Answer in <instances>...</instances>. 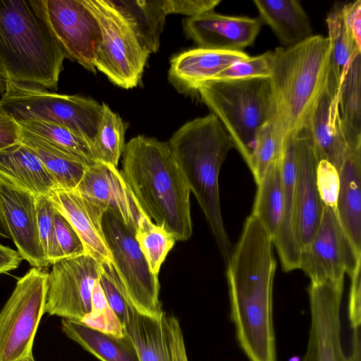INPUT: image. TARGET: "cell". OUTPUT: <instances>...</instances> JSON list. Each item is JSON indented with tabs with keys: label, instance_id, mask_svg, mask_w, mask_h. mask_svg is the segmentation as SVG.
<instances>
[{
	"label": "cell",
	"instance_id": "obj_3",
	"mask_svg": "<svg viewBox=\"0 0 361 361\" xmlns=\"http://www.w3.org/2000/svg\"><path fill=\"white\" fill-rule=\"evenodd\" d=\"M66 58L46 0H0V66L8 78L56 90Z\"/></svg>",
	"mask_w": 361,
	"mask_h": 361
},
{
	"label": "cell",
	"instance_id": "obj_50",
	"mask_svg": "<svg viewBox=\"0 0 361 361\" xmlns=\"http://www.w3.org/2000/svg\"><path fill=\"white\" fill-rule=\"evenodd\" d=\"M0 236L6 238H11L8 230L5 226L0 212Z\"/></svg>",
	"mask_w": 361,
	"mask_h": 361
},
{
	"label": "cell",
	"instance_id": "obj_14",
	"mask_svg": "<svg viewBox=\"0 0 361 361\" xmlns=\"http://www.w3.org/2000/svg\"><path fill=\"white\" fill-rule=\"evenodd\" d=\"M52 29L68 59L95 73L100 26L84 0H46Z\"/></svg>",
	"mask_w": 361,
	"mask_h": 361
},
{
	"label": "cell",
	"instance_id": "obj_1",
	"mask_svg": "<svg viewBox=\"0 0 361 361\" xmlns=\"http://www.w3.org/2000/svg\"><path fill=\"white\" fill-rule=\"evenodd\" d=\"M272 238L253 214L246 219L226 264L231 317L250 361H277L273 325L276 261Z\"/></svg>",
	"mask_w": 361,
	"mask_h": 361
},
{
	"label": "cell",
	"instance_id": "obj_45",
	"mask_svg": "<svg viewBox=\"0 0 361 361\" xmlns=\"http://www.w3.org/2000/svg\"><path fill=\"white\" fill-rule=\"evenodd\" d=\"M360 269L359 267L354 274L350 276L351 280L350 297H349V319L353 329L360 327V298H361V283H360Z\"/></svg>",
	"mask_w": 361,
	"mask_h": 361
},
{
	"label": "cell",
	"instance_id": "obj_6",
	"mask_svg": "<svg viewBox=\"0 0 361 361\" xmlns=\"http://www.w3.org/2000/svg\"><path fill=\"white\" fill-rule=\"evenodd\" d=\"M247 164L259 129L272 118L270 79L211 80L195 90Z\"/></svg>",
	"mask_w": 361,
	"mask_h": 361
},
{
	"label": "cell",
	"instance_id": "obj_39",
	"mask_svg": "<svg viewBox=\"0 0 361 361\" xmlns=\"http://www.w3.org/2000/svg\"><path fill=\"white\" fill-rule=\"evenodd\" d=\"M54 226L56 240L63 258L83 255L85 250L80 237L66 219L55 209Z\"/></svg>",
	"mask_w": 361,
	"mask_h": 361
},
{
	"label": "cell",
	"instance_id": "obj_41",
	"mask_svg": "<svg viewBox=\"0 0 361 361\" xmlns=\"http://www.w3.org/2000/svg\"><path fill=\"white\" fill-rule=\"evenodd\" d=\"M162 324L171 361H188L183 331L177 318L164 313Z\"/></svg>",
	"mask_w": 361,
	"mask_h": 361
},
{
	"label": "cell",
	"instance_id": "obj_29",
	"mask_svg": "<svg viewBox=\"0 0 361 361\" xmlns=\"http://www.w3.org/2000/svg\"><path fill=\"white\" fill-rule=\"evenodd\" d=\"M124 331L132 341L140 361H171L162 318L141 314L130 305Z\"/></svg>",
	"mask_w": 361,
	"mask_h": 361
},
{
	"label": "cell",
	"instance_id": "obj_33",
	"mask_svg": "<svg viewBox=\"0 0 361 361\" xmlns=\"http://www.w3.org/2000/svg\"><path fill=\"white\" fill-rule=\"evenodd\" d=\"M331 46V75L340 87L354 58L361 54L343 16V4L334 5L326 18Z\"/></svg>",
	"mask_w": 361,
	"mask_h": 361
},
{
	"label": "cell",
	"instance_id": "obj_7",
	"mask_svg": "<svg viewBox=\"0 0 361 361\" xmlns=\"http://www.w3.org/2000/svg\"><path fill=\"white\" fill-rule=\"evenodd\" d=\"M103 230L112 262L111 279L129 305L138 312L161 319L158 275L153 274L135 238V231L106 210Z\"/></svg>",
	"mask_w": 361,
	"mask_h": 361
},
{
	"label": "cell",
	"instance_id": "obj_27",
	"mask_svg": "<svg viewBox=\"0 0 361 361\" xmlns=\"http://www.w3.org/2000/svg\"><path fill=\"white\" fill-rule=\"evenodd\" d=\"M149 54L157 52L168 15L163 0H111Z\"/></svg>",
	"mask_w": 361,
	"mask_h": 361
},
{
	"label": "cell",
	"instance_id": "obj_23",
	"mask_svg": "<svg viewBox=\"0 0 361 361\" xmlns=\"http://www.w3.org/2000/svg\"><path fill=\"white\" fill-rule=\"evenodd\" d=\"M361 144L348 146L338 174V219L355 251L361 255Z\"/></svg>",
	"mask_w": 361,
	"mask_h": 361
},
{
	"label": "cell",
	"instance_id": "obj_24",
	"mask_svg": "<svg viewBox=\"0 0 361 361\" xmlns=\"http://www.w3.org/2000/svg\"><path fill=\"white\" fill-rule=\"evenodd\" d=\"M248 56L243 51L190 49L171 59L169 80L180 90L195 91L199 84L212 80L234 62Z\"/></svg>",
	"mask_w": 361,
	"mask_h": 361
},
{
	"label": "cell",
	"instance_id": "obj_46",
	"mask_svg": "<svg viewBox=\"0 0 361 361\" xmlns=\"http://www.w3.org/2000/svg\"><path fill=\"white\" fill-rule=\"evenodd\" d=\"M343 16L348 31L361 48V1L343 4Z\"/></svg>",
	"mask_w": 361,
	"mask_h": 361
},
{
	"label": "cell",
	"instance_id": "obj_26",
	"mask_svg": "<svg viewBox=\"0 0 361 361\" xmlns=\"http://www.w3.org/2000/svg\"><path fill=\"white\" fill-rule=\"evenodd\" d=\"M64 334L102 361H140L136 349L126 334L118 337L92 329L80 322L63 319Z\"/></svg>",
	"mask_w": 361,
	"mask_h": 361
},
{
	"label": "cell",
	"instance_id": "obj_5",
	"mask_svg": "<svg viewBox=\"0 0 361 361\" xmlns=\"http://www.w3.org/2000/svg\"><path fill=\"white\" fill-rule=\"evenodd\" d=\"M168 144L190 192L204 214L226 265L233 247L222 219L219 174L234 145L212 112L183 124Z\"/></svg>",
	"mask_w": 361,
	"mask_h": 361
},
{
	"label": "cell",
	"instance_id": "obj_42",
	"mask_svg": "<svg viewBox=\"0 0 361 361\" xmlns=\"http://www.w3.org/2000/svg\"><path fill=\"white\" fill-rule=\"evenodd\" d=\"M317 183L324 204L336 208L338 188V173L330 164L319 161L317 164Z\"/></svg>",
	"mask_w": 361,
	"mask_h": 361
},
{
	"label": "cell",
	"instance_id": "obj_28",
	"mask_svg": "<svg viewBox=\"0 0 361 361\" xmlns=\"http://www.w3.org/2000/svg\"><path fill=\"white\" fill-rule=\"evenodd\" d=\"M17 123L52 149L75 160L87 166L99 161L92 143L63 126L39 119H25Z\"/></svg>",
	"mask_w": 361,
	"mask_h": 361
},
{
	"label": "cell",
	"instance_id": "obj_32",
	"mask_svg": "<svg viewBox=\"0 0 361 361\" xmlns=\"http://www.w3.org/2000/svg\"><path fill=\"white\" fill-rule=\"evenodd\" d=\"M281 158L265 171L257 185L252 214L257 216L272 239L279 224L283 205Z\"/></svg>",
	"mask_w": 361,
	"mask_h": 361
},
{
	"label": "cell",
	"instance_id": "obj_49",
	"mask_svg": "<svg viewBox=\"0 0 361 361\" xmlns=\"http://www.w3.org/2000/svg\"><path fill=\"white\" fill-rule=\"evenodd\" d=\"M7 75L0 66V94H4L6 90Z\"/></svg>",
	"mask_w": 361,
	"mask_h": 361
},
{
	"label": "cell",
	"instance_id": "obj_36",
	"mask_svg": "<svg viewBox=\"0 0 361 361\" xmlns=\"http://www.w3.org/2000/svg\"><path fill=\"white\" fill-rule=\"evenodd\" d=\"M283 143L271 121L257 131L247 166L257 184L267 169L282 157Z\"/></svg>",
	"mask_w": 361,
	"mask_h": 361
},
{
	"label": "cell",
	"instance_id": "obj_21",
	"mask_svg": "<svg viewBox=\"0 0 361 361\" xmlns=\"http://www.w3.org/2000/svg\"><path fill=\"white\" fill-rule=\"evenodd\" d=\"M283 205L281 216L272 242L282 269L288 272L300 269L301 248L298 239L295 197V158L293 137L284 144L281 157Z\"/></svg>",
	"mask_w": 361,
	"mask_h": 361
},
{
	"label": "cell",
	"instance_id": "obj_11",
	"mask_svg": "<svg viewBox=\"0 0 361 361\" xmlns=\"http://www.w3.org/2000/svg\"><path fill=\"white\" fill-rule=\"evenodd\" d=\"M361 266V255L355 251L338 219L336 208L324 204L322 217L311 243L301 250L300 269L311 283L342 282Z\"/></svg>",
	"mask_w": 361,
	"mask_h": 361
},
{
	"label": "cell",
	"instance_id": "obj_2",
	"mask_svg": "<svg viewBox=\"0 0 361 361\" xmlns=\"http://www.w3.org/2000/svg\"><path fill=\"white\" fill-rule=\"evenodd\" d=\"M124 180L144 213L176 241L192 233L190 194L168 142L144 135L129 140L123 152Z\"/></svg>",
	"mask_w": 361,
	"mask_h": 361
},
{
	"label": "cell",
	"instance_id": "obj_12",
	"mask_svg": "<svg viewBox=\"0 0 361 361\" xmlns=\"http://www.w3.org/2000/svg\"><path fill=\"white\" fill-rule=\"evenodd\" d=\"M51 266L45 313L81 322L91 312L92 290L102 264L85 253L63 258Z\"/></svg>",
	"mask_w": 361,
	"mask_h": 361
},
{
	"label": "cell",
	"instance_id": "obj_48",
	"mask_svg": "<svg viewBox=\"0 0 361 361\" xmlns=\"http://www.w3.org/2000/svg\"><path fill=\"white\" fill-rule=\"evenodd\" d=\"M360 327L353 329V351L351 355L348 357L349 361H360Z\"/></svg>",
	"mask_w": 361,
	"mask_h": 361
},
{
	"label": "cell",
	"instance_id": "obj_35",
	"mask_svg": "<svg viewBox=\"0 0 361 361\" xmlns=\"http://www.w3.org/2000/svg\"><path fill=\"white\" fill-rule=\"evenodd\" d=\"M135 238L151 271L158 275L166 257L175 245L176 238L154 224L147 216L135 231Z\"/></svg>",
	"mask_w": 361,
	"mask_h": 361
},
{
	"label": "cell",
	"instance_id": "obj_22",
	"mask_svg": "<svg viewBox=\"0 0 361 361\" xmlns=\"http://www.w3.org/2000/svg\"><path fill=\"white\" fill-rule=\"evenodd\" d=\"M0 184L47 197L59 188L37 155L21 142L0 150Z\"/></svg>",
	"mask_w": 361,
	"mask_h": 361
},
{
	"label": "cell",
	"instance_id": "obj_51",
	"mask_svg": "<svg viewBox=\"0 0 361 361\" xmlns=\"http://www.w3.org/2000/svg\"><path fill=\"white\" fill-rule=\"evenodd\" d=\"M22 361H35V360L34 357L32 356V357H27Z\"/></svg>",
	"mask_w": 361,
	"mask_h": 361
},
{
	"label": "cell",
	"instance_id": "obj_8",
	"mask_svg": "<svg viewBox=\"0 0 361 361\" xmlns=\"http://www.w3.org/2000/svg\"><path fill=\"white\" fill-rule=\"evenodd\" d=\"M0 104L16 121L25 119L47 121L63 126L92 143L102 114V104L92 98L61 94L8 78Z\"/></svg>",
	"mask_w": 361,
	"mask_h": 361
},
{
	"label": "cell",
	"instance_id": "obj_47",
	"mask_svg": "<svg viewBox=\"0 0 361 361\" xmlns=\"http://www.w3.org/2000/svg\"><path fill=\"white\" fill-rule=\"evenodd\" d=\"M23 259L18 251L0 244V274L17 269Z\"/></svg>",
	"mask_w": 361,
	"mask_h": 361
},
{
	"label": "cell",
	"instance_id": "obj_43",
	"mask_svg": "<svg viewBox=\"0 0 361 361\" xmlns=\"http://www.w3.org/2000/svg\"><path fill=\"white\" fill-rule=\"evenodd\" d=\"M163 2L168 15L178 13L192 18L214 11L221 0H163Z\"/></svg>",
	"mask_w": 361,
	"mask_h": 361
},
{
	"label": "cell",
	"instance_id": "obj_25",
	"mask_svg": "<svg viewBox=\"0 0 361 361\" xmlns=\"http://www.w3.org/2000/svg\"><path fill=\"white\" fill-rule=\"evenodd\" d=\"M259 18L268 25L279 41L293 46L312 36L309 17L296 0H254Z\"/></svg>",
	"mask_w": 361,
	"mask_h": 361
},
{
	"label": "cell",
	"instance_id": "obj_20",
	"mask_svg": "<svg viewBox=\"0 0 361 361\" xmlns=\"http://www.w3.org/2000/svg\"><path fill=\"white\" fill-rule=\"evenodd\" d=\"M339 87L330 73L328 85L315 106L307 127L318 161H325L338 173L344 162L348 142L338 108Z\"/></svg>",
	"mask_w": 361,
	"mask_h": 361
},
{
	"label": "cell",
	"instance_id": "obj_30",
	"mask_svg": "<svg viewBox=\"0 0 361 361\" xmlns=\"http://www.w3.org/2000/svg\"><path fill=\"white\" fill-rule=\"evenodd\" d=\"M20 128V142L37 155L58 187L75 189L89 166L56 151L28 131Z\"/></svg>",
	"mask_w": 361,
	"mask_h": 361
},
{
	"label": "cell",
	"instance_id": "obj_18",
	"mask_svg": "<svg viewBox=\"0 0 361 361\" xmlns=\"http://www.w3.org/2000/svg\"><path fill=\"white\" fill-rule=\"evenodd\" d=\"M48 199L77 233L85 252L101 264H111L112 257L102 226L106 209L75 189L58 188Z\"/></svg>",
	"mask_w": 361,
	"mask_h": 361
},
{
	"label": "cell",
	"instance_id": "obj_9",
	"mask_svg": "<svg viewBox=\"0 0 361 361\" xmlns=\"http://www.w3.org/2000/svg\"><path fill=\"white\" fill-rule=\"evenodd\" d=\"M101 29L95 68L122 88L136 87L149 57L127 20L111 0H84Z\"/></svg>",
	"mask_w": 361,
	"mask_h": 361
},
{
	"label": "cell",
	"instance_id": "obj_38",
	"mask_svg": "<svg viewBox=\"0 0 361 361\" xmlns=\"http://www.w3.org/2000/svg\"><path fill=\"white\" fill-rule=\"evenodd\" d=\"M273 59L274 54L271 51L255 56H248L234 62L212 80H235L251 78H269L271 73Z\"/></svg>",
	"mask_w": 361,
	"mask_h": 361
},
{
	"label": "cell",
	"instance_id": "obj_16",
	"mask_svg": "<svg viewBox=\"0 0 361 361\" xmlns=\"http://www.w3.org/2000/svg\"><path fill=\"white\" fill-rule=\"evenodd\" d=\"M262 25L259 18L231 16L214 11L183 21L185 36L198 48L243 51L255 42Z\"/></svg>",
	"mask_w": 361,
	"mask_h": 361
},
{
	"label": "cell",
	"instance_id": "obj_15",
	"mask_svg": "<svg viewBox=\"0 0 361 361\" xmlns=\"http://www.w3.org/2000/svg\"><path fill=\"white\" fill-rule=\"evenodd\" d=\"M295 158V197L298 239L301 250L312 241L324 209L317 183V164L311 138L306 129L293 137Z\"/></svg>",
	"mask_w": 361,
	"mask_h": 361
},
{
	"label": "cell",
	"instance_id": "obj_13",
	"mask_svg": "<svg viewBox=\"0 0 361 361\" xmlns=\"http://www.w3.org/2000/svg\"><path fill=\"white\" fill-rule=\"evenodd\" d=\"M343 283H310L307 292L311 323L307 351L302 361H349L341 340Z\"/></svg>",
	"mask_w": 361,
	"mask_h": 361
},
{
	"label": "cell",
	"instance_id": "obj_44",
	"mask_svg": "<svg viewBox=\"0 0 361 361\" xmlns=\"http://www.w3.org/2000/svg\"><path fill=\"white\" fill-rule=\"evenodd\" d=\"M20 142V128L14 118L0 104V150Z\"/></svg>",
	"mask_w": 361,
	"mask_h": 361
},
{
	"label": "cell",
	"instance_id": "obj_19",
	"mask_svg": "<svg viewBox=\"0 0 361 361\" xmlns=\"http://www.w3.org/2000/svg\"><path fill=\"white\" fill-rule=\"evenodd\" d=\"M0 212L23 259L32 267H47L38 233L36 196L0 184Z\"/></svg>",
	"mask_w": 361,
	"mask_h": 361
},
{
	"label": "cell",
	"instance_id": "obj_34",
	"mask_svg": "<svg viewBox=\"0 0 361 361\" xmlns=\"http://www.w3.org/2000/svg\"><path fill=\"white\" fill-rule=\"evenodd\" d=\"M102 114L92 145L99 161L117 167L123 154L126 123L102 103Z\"/></svg>",
	"mask_w": 361,
	"mask_h": 361
},
{
	"label": "cell",
	"instance_id": "obj_40",
	"mask_svg": "<svg viewBox=\"0 0 361 361\" xmlns=\"http://www.w3.org/2000/svg\"><path fill=\"white\" fill-rule=\"evenodd\" d=\"M111 264H102L99 282L111 309L124 329L128 319L130 305L115 286L109 271Z\"/></svg>",
	"mask_w": 361,
	"mask_h": 361
},
{
	"label": "cell",
	"instance_id": "obj_37",
	"mask_svg": "<svg viewBox=\"0 0 361 361\" xmlns=\"http://www.w3.org/2000/svg\"><path fill=\"white\" fill-rule=\"evenodd\" d=\"M37 219L39 236L48 265L63 259L59 246L55 226V209L47 197H36Z\"/></svg>",
	"mask_w": 361,
	"mask_h": 361
},
{
	"label": "cell",
	"instance_id": "obj_4",
	"mask_svg": "<svg viewBox=\"0 0 361 361\" xmlns=\"http://www.w3.org/2000/svg\"><path fill=\"white\" fill-rule=\"evenodd\" d=\"M273 54L271 122L284 145L307 127L328 85L331 46L328 37L312 35L293 46L278 47Z\"/></svg>",
	"mask_w": 361,
	"mask_h": 361
},
{
	"label": "cell",
	"instance_id": "obj_17",
	"mask_svg": "<svg viewBox=\"0 0 361 361\" xmlns=\"http://www.w3.org/2000/svg\"><path fill=\"white\" fill-rule=\"evenodd\" d=\"M75 190L114 213L135 231L147 216L117 167L98 161L89 166Z\"/></svg>",
	"mask_w": 361,
	"mask_h": 361
},
{
	"label": "cell",
	"instance_id": "obj_31",
	"mask_svg": "<svg viewBox=\"0 0 361 361\" xmlns=\"http://www.w3.org/2000/svg\"><path fill=\"white\" fill-rule=\"evenodd\" d=\"M338 108L348 146L361 144V54L351 62L339 87Z\"/></svg>",
	"mask_w": 361,
	"mask_h": 361
},
{
	"label": "cell",
	"instance_id": "obj_10",
	"mask_svg": "<svg viewBox=\"0 0 361 361\" xmlns=\"http://www.w3.org/2000/svg\"><path fill=\"white\" fill-rule=\"evenodd\" d=\"M49 272L33 267L16 283L0 312V361H22L32 347L45 313Z\"/></svg>",
	"mask_w": 361,
	"mask_h": 361
}]
</instances>
